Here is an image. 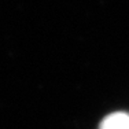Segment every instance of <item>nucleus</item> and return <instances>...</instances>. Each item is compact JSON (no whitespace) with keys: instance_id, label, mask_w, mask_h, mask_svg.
<instances>
[{"instance_id":"f257e3e1","label":"nucleus","mask_w":129,"mask_h":129,"mask_svg":"<svg viewBox=\"0 0 129 129\" xmlns=\"http://www.w3.org/2000/svg\"><path fill=\"white\" fill-rule=\"evenodd\" d=\"M99 129H129V114L126 113H113L104 117Z\"/></svg>"}]
</instances>
